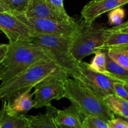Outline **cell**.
Instances as JSON below:
<instances>
[{"label": "cell", "mask_w": 128, "mask_h": 128, "mask_svg": "<svg viewBox=\"0 0 128 128\" xmlns=\"http://www.w3.org/2000/svg\"><path fill=\"white\" fill-rule=\"evenodd\" d=\"M49 60L52 59L48 51L31 40L9 42L7 53L2 62L5 69L0 80L1 84L5 83L34 64Z\"/></svg>", "instance_id": "obj_1"}, {"label": "cell", "mask_w": 128, "mask_h": 128, "mask_svg": "<svg viewBox=\"0 0 128 128\" xmlns=\"http://www.w3.org/2000/svg\"><path fill=\"white\" fill-rule=\"evenodd\" d=\"M54 76H69L54 61L42 60L0 84V100H11L27 90H31L42 80Z\"/></svg>", "instance_id": "obj_2"}, {"label": "cell", "mask_w": 128, "mask_h": 128, "mask_svg": "<svg viewBox=\"0 0 128 128\" xmlns=\"http://www.w3.org/2000/svg\"><path fill=\"white\" fill-rule=\"evenodd\" d=\"M65 98L78 109L83 116H92L108 121L114 118V114L102 98L75 80H64Z\"/></svg>", "instance_id": "obj_3"}, {"label": "cell", "mask_w": 128, "mask_h": 128, "mask_svg": "<svg viewBox=\"0 0 128 128\" xmlns=\"http://www.w3.org/2000/svg\"><path fill=\"white\" fill-rule=\"evenodd\" d=\"M110 31L101 24L80 22V28L71 39L70 52L77 62L86 56L104 49L105 41Z\"/></svg>", "instance_id": "obj_4"}, {"label": "cell", "mask_w": 128, "mask_h": 128, "mask_svg": "<svg viewBox=\"0 0 128 128\" xmlns=\"http://www.w3.org/2000/svg\"><path fill=\"white\" fill-rule=\"evenodd\" d=\"M71 39L44 34H34L31 38L32 42L46 49L52 60L69 76L76 72L78 62L70 52Z\"/></svg>", "instance_id": "obj_5"}, {"label": "cell", "mask_w": 128, "mask_h": 128, "mask_svg": "<svg viewBox=\"0 0 128 128\" xmlns=\"http://www.w3.org/2000/svg\"><path fill=\"white\" fill-rule=\"evenodd\" d=\"M11 14L26 24L34 34H44L72 38L80 28V23L76 21L68 22L51 19L29 17L24 14Z\"/></svg>", "instance_id": "obj_6"}, {"label": "cell", "mask_w": 128, "mask_h": 128, "mask_svg": "<svg viewBox=\"0 0 128 128\" xmlns=\"http://www.w3.org/2000/svg\"><path fill=\"white\" fill-rule=\"evenodd\" d=\"M72 77L103 100L109 95L114 94L113 85L116 81L91 69L86 62H78L77 70Z\"/></svg>", "instance_id": "obj_7"}, {"label": "cell", "mask_w": 128, "mask_h": 128, "mask_svg": "<svg viewBox=\"0 0 128 128\" xmlns=\"http://www.w3.org/2000/svg\"><path fill=\"white\" fill-rule=\"evenodd\" d=\"M68 76H54L49 77L35 85L34 94V108L39 109L50 104L53 100L65 98L64 80Z\"/></svg>", "instance_id": "obj_8"}, {"label": "cell", "mask_w": 128, "mask_h": 128, "mask_svg": "<svg viewBox=\"0 0 128 128\" xmlns=\"http://www.w3.org/2000/svg\"><path fill=\"white\" fill-rule=\"evenodd\" d=\"M0 30L6 35L9 42L30 40L34 34L26 24L8 12H0Z\"/></svg>", "instance_id": "obj_9"}, {"label": "cell", "mask_w": 128, "mask_h": 128, "mask_svg": "<svg viewBox=\"0 0 128 128\" xmlns=\"http://www.w3.org/2000/svg\"><path fill=\"white\" fill-rule=\"evenodd\" d=\"M127 4L128 0H91L81 10V18L86 23H92L104 13Z\"/></svg>", "instance_id": "obj_10"}, {"label": "cell", "mask_w": 128, "mask_h": 128, "mask_svg": "<svg viewBox=\"0 0 128 128\" xmlns=\"http://www.w3.org/2000/svg\"><path fill=\"white\" fill-rule=\"evenodd\" d=\"M2 101L0 128H30V121L26 114L15 113L11 110L7 100Z\"/></svg>", "instance_id": "obj_11"}, {"label": "cell", "mask_w": 128, "mask_h": 128, "mask_svg": "<svg viewBox=\"0 0 128 128\" xmlns=\"http://www.w3.org/2000/svg\"><path fill=\"white\" fill-rule=\"evenodd\" d=\"M82 116L78 109L71 104L63 110L57 109L54 118L58 128H82Z\"/></svg>", "instance_id": "obj_12"}, {"label": "cell", "mask_w": 128, "mask_h": 128, "mask_svg": "<svg viewBox=\"0 0 128 128\" xmlns=\"http://www.w3.org/2000/svg\"><path fill=\"white\" fill-rule=\"evenodd\" d=\"M34 94L31 90H27L14 97L12 100H7L11 111L18 114H26L34 108Z\"/></svg>", "instance_id": "obj_13"}, {"label": "cell", "mask_w": 128, "mask_h": 128, "mask_svg": "<svg viewBox=\"0 0 128 128\" xmlns=\"http://www.w3.org/2000/svg\"><path fill=\"white\" fill-rule=\"evenodd\" d=\"M46 112L36 116H28L30 121V128H58L54 121V115L57 109L51 104L46 106Z\"/></svg>", "instance_id": "obj_14"}, {"label": "cell", "mask_w": 128, "mask_h": 128, "mask_svg": "<svg viewBox=\"0 0 128 128\" xmlns=\"http://www.w3.org/2000/svg\"><path fill=\"white\" fill-rule=\"evenodd\" d=\"M24 14L29 17L48 18L58 21L46 0H30Z\"/></svg>", "instance_id": "obj_15"}, {"label": "cell", "mask_w": 128, "mask_h": 128, "mask_svg": "<svg viewBox=\"0 0 128 128\" xmlns=\"http://www.w3.org/2000/svg\"><path fill=\"white\" fill-rule=\"evenodd\" d=\"M105 103L113 114L128 118V101L112 94L104 98Z\"/></svg>", "instance_id": "obj_16"}, {"label": "cell", "mask_w": 128, "mask_h": 128, "mask_svg": "<svg viewBox=\"0 0 128 128\" xmlns=\"http://www.w3.org/2000/svg\"><path fill=\"white\" fill-rule=\"evenodd\" d=\"M106 53V61H107V69L111 74V78L116 82H122L128 84V70L122 67L111 60Z\"/></svg>", "instance_id": "obj_17"}, {"label": "cell", "mask_w": 128, "mask_h": 128, "mask_svg": "<svg viewBox=\"0 0 128 128\" xmlns=\"http://www.w3.org/2000/svg\"><path fill=\"white\" fill-rule=\"evenodd\" d=\"M105 50L111 60L128 70V45L116 46Z\"/></svg>", "instance_id": "obj_18"}, {"label": "cell", "mask_w": 128, "mask_h": 128, "mask_svg": "<svg viewBox=\"0 0 128 128\" xmlns=\"http://www.w3.org/2000/svg\"><path fill=\"white\" fill-rule=\"evenodd\" d=\"M89 65L90 68L94 71L106 75L111 78V73L107 69L106 53L105 50L96 51L94 53V57Z\"/></svg>", "instance_id": "obj_19"}, {"label": "cell", "mask_w": 128, "mask_h": 128, "mask_svg": "<svg viewBox=\"0 0 128 128\" xmlns=\"http://www.w3.org/2000/svg\"><path fill=\"white\" fill-rule=\"evenodd\" d=\"M52 12L60 21L74 22L75 20L66 12L63 4V0H46Z\"/></svg>", "instance_id": "obj_20"}, {"label": "cell", "mask_w": 128, "mask_h": 128, "mask_svg": "<svg viewBox=\"0 0 128 128\" xmlns=\"http://www.w3.org/2000/svg\"><path fill=\"white\" fill-rule=\"evenodd\" d=\"M125 45H128V32L110 31L105 41L103 50Z\"/></svg>", "instance_id": "obj_21"}, {"label": "cell", "mask_w": 128, "mask_h": 128, "mask_svg": "<svg viewBox=\"0 0 128 128\" xmlns=\"http://www.w3.org/2000/svg\"><path fill=\"white\" fill-rule=\"evenodd\" d=\"M10 8V13L24 14L30 0H2Z\"/></svg>", "instance_id": "obj_22"}, {"label": "cell", "mask_w": 128, "mask_h": 128, "mask_svg": "<svg viewBox=\"0 0 128 128\" xmlns=\"http://www.w3.org/2000/svg\"><path fill=\"white\" fill-rule=\"evenodd\" d=\"M82 128H108L107 122L96 116H84L81 122Z\"/></svg>", "instance_id": "obj_23"}, {"label": "cell", "mask_w": 128, "mask_h": 128, "mask_svg": "<svg viewBox=\"0 0 128 128\" xmlns=\"http://www.w3.org/2000/svg\"><path fill=\"white\" fill-rule=\"evenodd\" d=\"M108 22L110 25L118 26L122 22L125 17V10L122 6L118 7L109 11Z\"/></svg>", "instance_id": "obj_24"}, {"label": "cell", "mask_w": 128, "mask_h": 128, "mask_svg": "<svg viewBox=\"0 0 128 128\" xmlns=\"http://www.w3.org/2000/svg\"><path fill=\"white\" fill-rule=\"evenodd\" d=\"M108 128H128L124 121L118 115L114 114V118L107 122Z\"/></svg>", "instance_id": "obj_25"}, {"label": "cell", "mask_w": 128, "mask_h": 128, "mask_svg": "<svg viewBox=\"0 0 128 128\" xmlns=\"http://www.w3.org/2000/svg\"><path fill=\"white\" fill-rule=\"evenodd\" d=\"M113 88L114 94L128 101V93L125 89L124 84L120 82H114Z\"/></svg>", "instance_id": "obj_26"}, {"label": "cell", "mask_w": 128, "mask_h": 128, "mask_svg": "<svg viewBox=\"0 0 128 128\" xmlns=\"http://www.w3.org/2000/svg\"><path fill=\"white\" fill-rule=\"evenodd\" d=\"M8 48V44H0V64L2 63Z\"/></svg>", "instance_id": "obj_27"}, {"label": "cell", "mask_w": 128, "mask_h": 128, "mask_svg": "<svg viewBox=\"0 0 128 128\" xmlns=\"http://www.w3.org/2000/svg\"><path fill=\"white\" fill-rule=\"evenodd\" d=\"M128 27V20L126 21V22H122L121 24L118 25V26H115L114 27L111 28H109V30L110 31H117V30H120V29H122V28H124Z\"/></svg>", "instance_id": "obj_28"}, {"label": "cell", "mask_w": 128, "mask_h": 128, "mask_svg": "<svg viewBox=\"0 0 128 128\" xmlns=\"http://www.w3.org/2000/svg\"><path fill=\"white\" fill-rule=\"evenodd\" d=\"M10 11V8L4 3L2 0H0V12H8Z\"/></svg>", "instance_id": "obj_29"}, {"label": "cell", "mask_w": 128, "mask_h": 128, "mask_svg": "<svg viewBox=\"0 0 128 128\" xmlns=\"http://www.w3.org/2000/svg\"><path fill=\"white\" fill-rule=\"evenodd\" d=\"M4 69H5L4 65L2 63L0 64V80H1V76H2V73H3Z\"/></svg>", "instance_id": "obj_30"}, {"label": "cell", "mask_w": 128, "mask_h": 128, "mask_svg": "<svg viewBox=\"0 0 128 128\" xmlns=\"http://www.w3.org/2000/svg\"><path fill=\"white\" fill-rule=\"evenodd\" d=\"M115 31H120V32H128V27L120 29V30H117Z\"/></svg>", "instance_id": "obj_31"}, {"label": "cell", "mask_w": 128, "mask_h": 128, "mask_svg": "<svg viewBox=\"0 0 128 128\" xmlns=\"http://www.w3.org/2000/svg\"><path fill=\"white\" fill-rule=\"evenodd\" d=\"M120 117L121 118H122V120H123L124 121L126 122V123L127 124V125L128 126V118H122V117H121V116H120Z\"/></svg>", "instance_id": "obj_32"}, {"label": "cell", "mask_w": 128, "mask_h": 128, "mask_svg": "<svg viewBox=\"0 0 128 128\" xmlns=\"http://www.w3.org/2000/svg\"><path fill=\"white\" fill-rule=\"evenodd\" d=\"M124 87H125V89H126V91H127V92L128 93V84H124Z\"/></svg>", "instance_id": "obj_33"}, {"label": "cell", "mask_w": 128, "mask_h": 128, "mask_svg": "<svg viewBox=\"0 0 128 128\" xmlns=\"http://www.w3.org/2000/svg\"><path fill=\"white\" fill-rule=\"evenodd\" d=\"M0 33H1V32H0Z\"/></svg>", "instance_id": "obj_34"}, {"label": "cell", "mask_w": 128, "mask_h": 128, "mask_svg": "<svg viewBox=\"0 0 128 128\" xmlns=\"http://www.w3.org/2000/svg\"><path fill=\"white\" fill-rule=\"evenodd\" d=\"M95 1H96V0H95Z\"/></svg>", "instance_id": "obj_35"}]
</instances>
